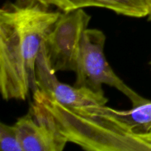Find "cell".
Wrapping results in <instances>:
<instances>
[{
	"mask_svg": "<svg viewBox=\"0 0 151 151\" xmlns=\"http://www.w3.org/2000/svg\"><path fill=\"white\" fill-rule=\"evenodd\" d=\"M41 0L6 1L0 10V91L25 100L36 89L35 66L43 44L62 12Z\"/></svg>",
	"mask_w": 151,
	"mask_h": 151,
	"instance_id": "obj_1",
	"label": "cell"
},
{
	"mask_svg": "<svg viewBox=\"0 0 151 151\" xmlns=\"http://www.w3.org/2000/svg\"><path fill=\"white\" fill-rule=\"evenodd\" d=\"M106 36L98 29L87 28L84 32L77 63L75 86L85 87L96 92H104L103 85L116 88L125 94L133 106L145 102L142 97L128 86L111 67L104 54Z\"/></svg>",
	"mask_w": 151,
	"mask_h": 151,
	"instance_id": "obj_2",
	"label": "cell"
},
{
	"mask_svg": "<svg viewBox=\"0 0 151 151\" xmlns=\"http://www.w3.org/2000/svg\"><path fill=\"white\" fill-rule=\"evenodd\" d=\"M90 20L91 16L83 9L62 12L42 47L55 72H75L83 35Z\"/></svg>",
	"mask_w": 151,
	"mask_h": 151,
	"instance_id": "obj_3",
	"label": "cell"
},
{
	"mask_svg": "<svg viewBox=\"0 0 151 151\" xmlns=\"http://www.w3.org/2000/svg\"><path fill=\"white\" fill-rule=\"evenodd\" d=\"M52 69L43 49L38 55L35 66L36 88L68 108L105 106L109 100L104 92H96L85 87L70 86L59 81Z\"/></svg>",
	"mask_w": 151,
	"mask_h": 151,
	"instance_id": "obj_4",
	"label": "cell"
},
{
	"mask_svg": "<svg viewBox=\"0 0 151 151\" xmlns=\"http://www.w3.org/2000/svg\"><path fill=\"white\" fill-rule=\"evenodd\" d=\"M14 125L24 151H62L68 143L34 101L27 114L19 117Z\"/></svg>",
	"mask_w": 151,
	"mask_h": 151,
	"instance_id": "obj_5",
	"label": "cell"
},
{
	"mask_svg": "<svg viewBox=\"0 0 151 151\" xmlns=\"http://www.w3.org/2000/svg\"><path fill=\"white\" fill-rule=\"evenodd\" d=\"M61 12H70L85 7H103L116 14L132 18L146 17L150 13L147 0H41Z\"/></svg>",
	"mask_w": 151,
	"mask_h": 151,
	"instance_id": "obj_6",
	"label": "cell"
},
{
	"mask_svg": "<svg viewBox=\"0 0 151 151\" xmlns=\"http://www.w3.org/2000/svg\"><path fill=\"white\" fill-rule=\"evenodd\" d=\"M106 109L133 134L138 135L151 131V100L148 99L129 110H116L106 105Z\"/></svg>",
	"mask_w": 151,
	"mask_h": 151,
	"instance_id": "obj_7",
	"label": "cell"
},
{
	"mask_svg": "<svg viewBox=\"0 0 151 151\" xmlns=\"http://www.w3.org/2000/svg\"><path fill=\"white\" fill-rule=\"evenodd\" d=\"M0 148L2 151H24L16 126L1 122Z\"/></svg>",
	"mask_w": 151,
	"mask_h": 151,
	"instance_id": "obj_8",
	"label": "cell"
},
{
	"mask_svg": "<svg viewBox=\"0 0 151 151\" xmlns=\"http://www.w3.org/2000/svg\"><path fill=\"white\" fill-rule=\"evenodd\" d=\"M138 137L145 143L148 151H151V131L146 134H138Z\"/></svg>",
	"mask_w": 151,
	"mask_h": 151,
	"instance_id": "obj_9",
	"label": "cell"
},
{
	"mask_svg": "<svg viewBox=\"0 0 151 151\" xmlns=\"http://www.w3.org/2000/svg\"><path fill=\"white\" fill-rule=\"evenodd\" d=\"M147 1L149 4V7H150V13H149V15L147 16V17H148V20L151 22V0H147Z\"/></svg>",
	"mask_w": 151,
	"mask_h": 151,
	"instance_id": "obj_10",
	"label": "cell"
},
{
	"mask_svg": "<svg viewBox=\"0 0 151 151\" xmlns=\"http://www.w3.org/2000/svg\"><path fill=\"white\" fill-rule=\"evenodd\" d=\"M150 64H151V60H150Z\"/></svg>",
	"mask_w": 151,
	"mask_h": 151,
	"instance_id": "obj_11",
	"label": "cell"
}]
</instances>
